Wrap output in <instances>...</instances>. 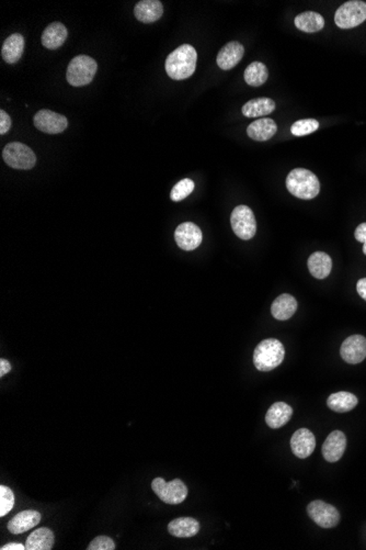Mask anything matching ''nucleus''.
I'll use <instances>...</instances> for the list:
<instances>
[{
	"mask_svg": "<svg viewBox=\"0 0 366 550\" xmlns=\"http://www.w3.org/2000/svg\"><path fill=\"white\" fill-rule=\"evenodd\" d=\"M198 53L190 45H183L169 54L166 60V72L174 81L191 77L196 72Z\"/></svg>",
	"mask_w": 366,
	"mask_h": 550,
	"instance_id": "f257e3e1",
	"label": "nucleus"
},
{
	"mask_svg": "<svg viewBox=\"0 0 366 550\" xmlns=\"http://www.w3.org/2000/svg\"><path fill=\"white\" fill-rule=\"evenodd\" d=\"M287 190L300 199L311 200L318 196L320 191L319 180L309 169L295 168L287 178Z\"/></svg>",
	"mask_w": 366,
	"mask_h": 550,
	"instance_id": "f03ea898",
	"label": "nucleus"
},
{
	"mask_svg": "<svg viewBox=\"0 0 366 550\" xmlns=\"http://www.w3.org/2000/svg\"><path fill=\"white\" fill-rule=\"evenodd\" d=\"M285 357L283 344L276 338H267L258 344L254 353V365L259 371H273L281 365Z\"/></svg>",
	"mask_w": 366,
	"mask_h": 550,
	"instance_id": "7ed1b4c3",
	"label": "nucleus"
},
{
	"mask_svg": "<svg viewBox=\"0 0 366 550\" xmlns=\"http://www.w3.org/2000/svg\"><path fill=\"white\" fill-rule=\"evenodd\" d=\"M98 64L88 55H78L73 58L67 67L66 79L69 85L83 87L94 81Z\"/></svg>",
	"mask_w": 366,
	"mask_h": 550,
	"instance_id": "20e7f679",
	"label": "nucleus"
},
{
	"mask_svg": "<svg viewBox=\"0 0 366 550\" xmlns=\"http://www.w3.org/2000/svg\"><path fill=\"white\" fill-rule=\"evenodd\" d=\"M3 158L8 166L19 171L34 168L36 163L34 151L20 142L7 144L3 151Z\"/></svg>",
	"mask_w": 366,
	"mask_h": 550,
	"instance_id": "39448f33",
	"label": "nucleus"
},
{
	"mask_svg": "<svg viewBox=\"0 0 366 550\" xmlns=\"http://www.w3.org/2000/svg\"><path fill=\"white\" fill-rule=\"evenodd\" d=\"M152 489L155 495L167 504L177 505L187 499V486L180 479H174L172 482H166L165 479L158 477L153 480Z\"/></svg>",
	"mask_w": 366,
	"mask_h": 550,
	"instance_id": "423d86ee",
	"label": "nucleus"
},
{
	"mask_svg": "<svg viewBox=\"0 0 366 550\" xmlns=\"http://www.w3.org/2000/svg\"><path fill=\"white\" fill-rule=\"evenodd\" d=\"M366 20V3L350 0L339 7L335 14V23L340 29H352Z\"/></svg>",
	"mask_w": 366,
	"mask_h": 550,
	"instance_id": "0eeeda50",
	"label": "nucleus"
},
{
	"mask_svg": "<svg viewBox=\"0 0 366 550\" xmlns=\"http://www.w3.org/2000/svg\"><path fill=\"white\" fill-rule=\"evenodd\" d=\"M231 229L238 238L249 241L257 232V221L254 212L247 205L235 208L231 216Z\"/></svg>",
	"mask_w": 366,
	"mask_h": 550,
	"instance_id": "6e6552de",
	"label": "nucleus"
},
{
	"mask_svg": "<svg viewBox=\"0 0 366 550\" xmlns=\"http://www.w3.org/2000/svg\"><path fill=\"white\" fill-rule=\"evenodd\" d=\"M307 514L322 528L336 527L340 522V513L337 508L322 500L311 502L307 506Z\"/></svg>",
	"mask_w": 366,
	"mask_h": 550,
	"instance_id": "1a4fd4ad",
	"label": "nucleus"
},
{
	"mask_svg": "<svg viewBox=\"0 0 366 550\" xmlns=\"http://www.w3.org/2000/svg\"><path fill=\"white\" fill-rule=\"evenodd\" d=\"M34 122L38 130L47 134H60L68 127L66 116L47 109L38 111L34 116Z\"/></svg>",
	"mask_w": 366,
	"mask_h": 550,
	"instance_id": "9d476101",
	"label": "nucleus"
},
{
	"mask_svg": "<svg viewBox=\"0 0 366 550\" xmlns=\"http://www.w3.org/2000/svg\"><path fill=\"white\" fill-rule=\"evenodd\" d=\"M174 238L180 249L183 251H194L202 243V231L196 224L185 222L177 227Z\"/></svg>",
	"mask_w": 366,
	"mask_h": 550,
	"instance_id": "9b49d317",
	"label": "nucleus"
},
{
	"mask_svg": "<svg viewBox=\"0 0 366 550\" xmlns=\"http://www.w3.org/2000/svg\"><path fill=\"white\" fill-rule=\"evenodd\" d=\"M342 360L351 365H356L366 358V338L362 335H351L344 340L340 349Z\"/></svg>",
	"mask_w": 366,
	"mask_h": 550,
	"instance_id": "f8f14e48",
	"label": "nucleus"
},
{
	"mask_svg": "<svg viewBox=\"0 0 366 550\" xmlns=\"http://www.w3.org/2000/svg\"><path fill=\"white\" fill-rule=\"evenodd\" d=\"M347 448V437L341 431H333L322 444V453L328 462H337L342 458Z\"/></svg>",
	"mask_w": 366,
	"mask_h": 550,
	"instance_id": "ddd939ff",
	"label": "nucleus"
},
{
	"mask_svg": "<svg viewBox=\"0 0 366 550\" xmlns=\"http://www.w3.org/2000/svg\"><path fill=\"white\" fill-rule=\"evenodd\" d=\"M291 448L295 456L305 459L314 453L316 448V438L309 429H298L291 438Z\"/></svg>",
	"mask_w": 366,
	"mask_h": 550,
	"instance_id": "4468645a",
	"label": "nucleus"
},
{
	"mask_svg": "<svg viewBox=\"0 0 366 550\" xmlns=\"http://www.w3.org/2000/svg\"><path fill=\"white\" fill-rule=\"evenodd\" d=\"M244 54H245L244 45L237 41L229 42L222 47L216 58V62L220 68L228 71L241 61Z\"/></svg>",
	"mask_w": 366,
	"mask_h": 550,
	"instance_id": "2eb2a0df",
	"label": "nucleus"
},
{
	"mask_svg": "<svg viewBox=\"0 0 366 550\" xmlns=\"http://www.w3.org/2000/svg\"><path fill=\"white\" fill-rule=\"evenodd\" d=\"M41 513L34 510L20 512L16 516L12 517L7 524L8 531L14 535L25 533L30 531L34 526L39 524L41 521Z\"/></svg>",
	"mask_w": 366,
	"mask_h": 550,
	"instance_id": "dca6fc26",
	"label": "nucleus"
},
{
	"mask_svg": "<svg viewBox=\"0 0 366 550\" xmlns=\"http://www.w3.org/2000/svg\"><path fill=\"white\" fill-rule=\"evenodd\" d=\"M164 14L163 3L159 0H142L134 8L136 19L143 23H156Z\"/></svg>",
	"mask_w": 366,
	"mask_h": 550,
	"instance_id": "f3484780",
	"label": "nucleus"
},
{
	"mask_svg": "<svg viewBox=\"0 0 366 550\" xmlns=\"http://www.w3.org/2000/svg\"><path fill=\"white\" fill-rule=\"evenodd\" d=\"M298 301L289 293H283L273 301L271 314L278 321H287L294 316L298 310Z\"/></svg>",
	"mask_w": 366,
	"mask_h": 550,
	"instance_id": "a211bd4d",
	"label": "nucleus"
},
{
	"mask_svg": "<svg viewBox=\"0 0 366 550\" xmlns=\"http://www.w3.org/2000/svg\"><path fill=\"white\" fill-rule=\"evenodd\" d=\"M68 30L61 23H53L47 25L42 34V45L49 50H56L66 41Z\"/></svg>",
	"mask_w": 366,
	"mask_h": 550,
	"instance_id": "6ab92c4d",
	"label": "nucleus"
},
{
	"mask_svg": "<svg viewBox=\"0 0 366 550\" xmlns=\"http://www.w3.org/2000/svg\"><path fill=\"white\" fill-rule=\"evenodd\" d=\"M293 409L285 402H276L267 410L265 414V422L270 429H280L289 423L292 418Z\"/></svg>",
	"mask_w": 366,
	"mask_h": 550,
	"instance_id": "aec40b11",
	"label": "nucleus"
},
{
	"mask_svg": "<svg viewBox=\"0 0 366 550\" xmlns=\"http://www.w3.org/2000/svg\"><path fill=\"white\" fill-rule=\"evenodd\" d=\"M200 522L193 517H179L168 524V532L178 538H190L200 532Z\"/></svg>",
	"mask_w": 366,
	"mask_h": 550,
	"instance_id": "412c9836",
	"label": "nucleus"
},
{
	"mask_svg": "<svg viewBox=\"0 0 366 550\" xmlns=\"http://www.w3.org/2000/svg\"><path fill=\"white\" fill-rule=\"evenodd\" d=\"M307 266L311 276H314L317 279H325L330 275L332 260L327 253L315 252L309 256Z\"/></svg>",
	"mask_w": 366,
	"mask_h": 550,
	"instance_id": "4be33fe9",
	"label": "nucleus"
},
{
	"mask_svg": "<svg viewBox=\"0 0 366 550\" xmlns=\"http://www.w3.org/2000/svg\"><path fill=\"white\" fill-rule=\"evenodd\" d=\"M25 51V38L20 34L8 36L3 42L1 56L8 64H16L23 56Z\"/></svg>",
	"mask_w": 366,
	"mask_h": 550,
	"instance_id": "5701e85b",
	"label": "nucleus"
},
{
	"mask_svg": "<svg viewBox=\"0 0 366 550\" xmlns=\"http://www.w3.org/2000/svg\"><path fill=\"white\" fill-rule=\"evenodd\" d=\"M278 131V125L276 122L269 118L256 120L247 127V134L249 138L254 141H267L273 138Z\"/></svg>",
	"mask_w": 366,
	"mask_h": 550,
	"instance_id": "b1692460",
	"label": "nucleus"
},
{
	"mask_svg": "<svg viewBox=\"0 0 366 550\" xmlns=\"http://www.w3.org/2000/svg\"><path fill=\"white\" fill-rule=\"evenodd\" d=\"M55 537L50 528L41 527L32 532L25 542L27 550H51L54 546Z\"/></svg>",
	"mask_w": 366,
	"mask_h": 550,
	"instance_id": "393cba45",
	"label": "nucleus"
},
{
	"mask_svg": "<svg viewBox=\"0 0 366 550\" xmlns=\"http://www.w3.org/2000/svg\"><path fill=\"white\" fill-rule=\"evenodd\" d=\"M358 403V397L348 391L332 393L327 400L328 408L337 413L350 412Z\"/></svg>",
	"mask_w": 366,
	"mask_h": 550,
	"instance_id": "a878e982",
	"label": "nucleus"
},
{
	"mask_svg": "<svg viewBox=\"0 0 366 550\" xmlns=\"http://www.w3.org/2000/svg\"><path fill=\"white\" fill-rule=\"evenodd\" d=\"M276 109V103L270 98H256L249 100L242 107V114L246 118H258V116H267L272 114Z\"/></svg>",
	"mask_w": 366,
	"mask_h": 550,
	"instance_id": "bb28decb",
	"label": "nucleus"
},
{
	"mask_svg": "<svg viewBox=\"0 0 366 550\" xmlns=\"http://www.w3.org/2000/svg\"><path fill=\"white\" fill-rule=\"evenodd\" d=\"M295 25L298 30L306 34H314L325 27V19L318 12H306L295 18Z\"/></svg>",
	"mask_w": 366,
	"mask_h": 550,
	"instance_id": "cd10ccee",
	"label": "nucleus"
},
{
	"mask_svg": "<svg viewBox=\"0 0 366 550\" xmlns=\"http://www.w3.org/2000/svg\"><path fill=\"white\" fill-rule=\"evenodd\" d=\"M269 77L267 66L261 62L251 63L245 71L246 83L250 86L259 87L267 82Z\"/></svg>",
	"mask_w": 366,
	"mask_h": 550,
	"instance_id": "c85d7f7f",
	"label": "nucleus"
},
{
	"mask_svg": "<svg viewBox=\"0 0 366 550\" xmlns=\"http://www.w3.org/2000/svg\"><path fill=\"white\" fill-rule=\"evenodd\" d=\"M194 190V183L189 178L180 180L179 183L174 186L171 190L170 198L172 201H181L185 199L187 196H190Z\"/></svg>",
	"mask_w": 366,
	"mask_h": 550,
	"instance_id": "c756f323",
	"label": "nucleus"
},
{
	"mask_svg": "<svg viewBox=\"0 0 366 550\" xmlns=\"http://www.w3.org/2000/svg\"><path fill=\"white\" fill-rule=\"evenodd\" d=\"M319 122L315 119L300 120L293 123L291 127V132L295 136H309L311 133H314L318 130Z\"/></svg>",
	"mask_w": 366,
	"mask_h": 550,
	"instance_id": "7c9ffc66",
	"label": "nucleus"
},
{
	"mask_svg": "<svg viewBox=\"0 0 366 550\" xmlns=\"http://www.w3.org/2000/svg\"><path fill=\"white\" fill-rule=\"evenodd\" d=\"M14 495L10 488L0 487V516L3 517L14 509Z\"/></svg>",
	"mask_w": 366,
	"mask_h": 550,
	"instance_id": "2f4dec72",
	"label": "nucleus"
},
{
	"mask_svg": "<svg viewBox=\"0 0 366 550\" xmlns=\"http://www.w3.org/2000/svg\"><path fill=\"white\" fill-rule=\"evenodd\" d=\"M88 550H113L116 549V544L113 539L107 536H98L89 544Z\"/></svg>",
	"mask_w": 366,
	"mask_h": 550,
	"instance_id": "473e14b6",
	"label": "nucleus"
},
{
	"mask_svg": "<svg viewBox=\"0 0 366 550\" xmlns=\"http://www.w3.org/2000/svg\"><path fill=\"white\" fill-rule=\"evenodd\" d=\"M12 127V118L5 110H0V134H6Z\"/></svg>",
	"mask_w": 366,
	"mask_h": 550,
	"instance_id": "72a5a7b5",
	"label": "nucleus"
},
{
	"mask_svg": "<svg viewBox=\"0 0 366 550\" xmlns=\"http://www.w3.org/2000/svg\"><path fill=\"white\" fill-rule=\"evenodd\" d=\"M356 241L363 244V253L366 255V222L361 223L354 232Z\"/></svg>",
	"mask_w": 366,
	"mask_h": 550,
	"instance_id": "f704fd0d",
	"label": "nucleus"
},
{
	"mask_svg": "<svg viewBox=\"0 0 366 550\" xmlns=\"http://www.w3.org/2000/svg\"><path fill=\"white\" fill-rule=\"evenodd\" d=\"M356 291L360 295L361 298L366 301V278H362L356 284Z\"/></svg>",
	"mask_w": 366,
	"mask_h": 550,
	"instance_id": "c9c22d12",
	"label": "nucleus"
},
{
	"mask_svg": "<svg viewBox=\"0 0 366 550\" xmlns=\"http://www.w3.org/2000/svg\"><path fill=\"white\" fill-rule=\"evenodd\" d=\"M12 371V365L10 362L6 360H0V377H3L9 371Z\"/></svg>",
	"mask_w": 366,
	"mask_h": 550,
	"instance_id": "e433bc0d",
	"label": "nucleus"
},
{
	"mask_svg": "<svg viewBox=\"0 0 366 550\" xmlns=\"http://www.w3.org/2000/svg\"><path fill=\"white\" fill-rule=\"evenodd\" d=\"M1 550H27L25 549V545L19 544V542H9L5 545L3 547L0 548Z\"/></svg>",
	"mask_w": 366,
	"mask_h": 550,
	"instance_id": "4c0bfd02",
	"label": "nucleus"
}]
</instances>
